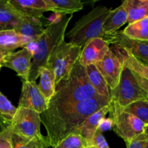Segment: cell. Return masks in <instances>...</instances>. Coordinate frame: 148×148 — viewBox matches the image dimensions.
Returning <instances> with one entry per match:
<instances>
[{"label":"cell","instance_id":"21","mask_svg":"<svg viewBox=\"0 0 148 148\" xmlns=\"http://www.w3.org/2000/svg\"><path fill=\"white\" fill-rule=\"evenodd\" d=\"M48 11H52L56 14H72L83 9L84 3L79 0H45Z\"/></svg>","mask_w":148,"mask_h":148},{"label":"cell","instance_id":"14","mask_svg":"<svg viewBox=\"0 0 148 148\" xmlns=\"http://www.w3.org/2000/svg\"><path fill=\"white\" fill-rule=\"evenodd\" d=\"M109 110L110 106L108 105L93 113L82 122V124L74 132L73 134L82 137L86 143L88 147L92 141L96 131L99 128L102 120L104 119L107 114L109 113Z\"/></svg>","mask_w":148,"mask_h":148},{"label":"cell","instance_id":"17","mask_svg":"<svg viewBox=\"0 0 148 148\" xmlns=\"http://www.w3.org/2000/svg\"><path fill=\"white\" fill-rule=\"evenodd\" d=\"M30 39L21 36L14 30L0 31V50L6 53L14 52L18 48H24L31 43Z\"/></svg>","mask_w":148,"mask_h":148},{"label":"cell","instance_id":"27","mask_svg":"<svg viewBox=\"0 0 148 148\" xmlns=\"http://www.w3.org/2000/svg\"><path fill=\"white\" fill-rule=\"evenodd\" d=\"M12 148H49L47 139L43 140H29L20 137L16 134H12Z\"/></svg>","mask_w":148,"mask_h":148},{"label":"cell","instance_id":"7","mask_svg":"<svg viewBox=\"0 0 148 148\" xmlns=\"http://www.w3.org/2000/svg\"><path fill=\"white\" fill-rule=\"evenodd\" d=\"M40 114L28 108L17 107L10 124L13 134L29 140H43L40 132Z\"/></svg>","mask_w":148,"mask_h":148},{"label":"cell","instance_id":"33","mask_svg":"<svg viewBox=\"0 0 148 148\" xmlns=\"http://www.w3.org/2000/svg\"><path fill=\"white\" fill-rule=\"evenodd\" d=\"M111 127H113V121L111 118L110 119H104L102 120L99 126V129L101 131H105V130H108Z\"/></svg>","mask_w":148,"mask_h":148},{"label":"cell","instance_id":"8","mask_svg":"<svg viewBox=\"0 0 148 148\" xmlns=\"http://www.w3.org/2000/svg\"><path fill=\"white\" fill-rule=\"evenodd\" d=\"M109 113L113 121V130L126 142L144 133L145 124L136 116L110 103Z\"/></svg>","mask_w":148,"mask_h":148},{"label":"cell","instance_id":"6","mask_svg":"<svg viewBox=\"0 0 148 148\" xmlns=\"http://www.w3.org/2000/svg\"><path fill=\"white\" fill-rule=\"evenodd\" d=\"M111 102L115 106L124 108L130 104L147 100L148 94L139 85L134 72L124 66L118 85L114 89L110 90Z\"/></svg>","mask_w":148,"mask_h":148},{"label":"cell","instance_id":"13","mask_svg":"<svg viewBox=\"0 0 148 148\" xmlns=\"http://www.w3.org/2000/svg\"><path fill=\"white\" fill-rule=\"evenodd\" d=\"M109 49V43L104 38L92 39L82 49L79 59V64L84 67L88 65L95 64L103 59Z\"/></svg>","mask_w":148,"mask_h":148},{"label":"cell","instance_id":"29","mask_svg":"<svg viewBox=\"0 0 148 148\" xmlns=\"http://www.w3.org/2000/svg\"><path fill=\"white\" fill-rule=\"evenodd\" d=\"M53 148H87V144L82 137L72 134Z\"/></svg>","mask_w":148,"mask_h":148},{"label":"cell","instance_id":"26","mask_svg":"<svg viewBox=\"0 0 148 148\" xmlns=\"http://www.w3.org/2000/svg\"><path fill=\"white\" fill-rule=\"evenodd\" d=\"M120 109L132 114L133 116L141 120L145 125H148V101L147 100L135 101L124 107V108Z\"/></svg>","mask_w":148,"mask_h":148},{"label":"cell","instance_id":"5","mask_svg":"<svg viewBox=\"0 0 148 148\" xmlns=\"http://www.w3.org/2000/svg\"><path fill=\"white\" fill-rule=\"evenodd\" d=\"M82 49L62 39L53 49L46 63L48 69L53 72L56 85L68 75L79 60Z\"/></svg>","mask_w":148,"mask_h":148},{"label":"cell","instance_id":"15","mask_svg":"<svg viewBox=\"0 0 148 148\" xmlns=\"http://www.w3.org/2000/svg\"><path fill=\"white\" fill-rule=\"evenodd\" d=\"M110 49L118 56L124 66L128 68L136 75L148 80L147 65H145L139 61L128 51L118 45H111V46H110Z\"/></svg>","mask_w":148,"mask_h":148},{"label":"cell","instance_id":"3","mask_svg":"<svg viewBox=\"0 0 148 148\" xmlns=\"http://www.w3.org/2000/svg\"><path fill=\"white\" fill-rule=\"evenodd\" d=\"M97 96L99 95L90 84L85 68L78 60L71 72L56 85L49 108L74 104Z\"/></svg>","mask_w":148,"mask_h":148},{"label":"cell","instance_id":"34","mask_svg":"<svg viewBox=\"0 0 148 148\" xmlns=\"http://www.w3.org/2000/svg\"><path fill=\"white\" fill-rule=\"evenodd\" d=\"M134 74V76H135L136 79H137V81L138 82L139 85H140V86H141V88H143V90H145L146 91V92L148 94V80L147 79L141 77L139 76V75H136L135 73ZM147 101H148V98Z\"/></svg>","mask_w":148,"mask_h":148},{"label":"cell","instance_id":"38","mask_svg":"<svg viewBox=\"0 0 148 148\" xmlns=\"http://www.w3.org/2000/svg\"><path fill=\"white\" fill-rule=\"evenodd\" d=\"M87 148H95V147H87Z\"/></svg>","mask_w":148,"mask_h":148},{"label":"cell","instance_id":"25","mask_svg":"<svg viewBox=\"0 0 148 148\" xmlns=\"http://www.w3.org/2000/svg\"><path fill=\"white\" fill-rule=\"evenodd\" d=\"M123 34L127 38L139 41H148V17L129 24Z\"/></svg>","mask_w":148,"mask_h":148},{"label":"cell","instance_id":"11","mask_svg":"<svg viewBox=\"0 0 148 148\" xmlns=\"http://www.w3.org/2000/svg\"><path fill=\"white\" fill-rule=\"evenodd\" d=\"M33 52L27 47H24L17 52L6 55L1 62V66L14 70L23 81L28 80L32 66Z\"/></svg>","mask_w":148,"mask_h":148},{"label":"cell","instance_id":"4","mask_svg":"<svg viewBox=\"0 0 148 148\" xmlns=\"http://www.w3.org/2000/svg\"><path fill=\"white\" fill-rule=\"evenodd\" d=\"M111 10L104 6H98L81 17L66 35L69 43L82 49L92 39L104 38L103 24Z\"/></svg>","mask_w":148,"mask_h":148},{"label":"cell","instance_id":"40","mask_svg":"<svg viewBox=\"0 0 148 148\" xmlns=\"http://www.w3.org/2000/svg\"><path fill=\"white\" fill-rule=\"evenodd\" d=\"M147 42H148V41H147Z\"/></svg>","mask_w":148,"mask_h":148},{"label":"cell","instance_id":"2","mask_svg":"<svg viewBox=\"0 0 148 148\" xmlns=\"http://www.w3.org/2000/svg\"><path fill=\"white\" fill-rule=\"evenodd\" d=\"M72 17V14L69 17L57 14L51 20L43 34L37 40L26 46L33 52V62L28 81L36 82L39 77L40 70L46 66L48 58L51 51L64 38L65 31Z\"/></svg>","mask_w":148,"mask_h":148},{"label":"cell","instance_id":"19","mask_svg":"<svg viewBox=\"0 0 148 148\" xmlns=\"http://www.w3.org/2000/svg\"><path fill=\"white\" fill-rule=\"evenodd\" d=\"M127 12L122 4L114 10H111L103 24V31L105 36L112 34L127 23Z\"/></svg>","mask_w":148,"mask_h":148},{"label":"cell","instance_id":"10","mask_svg":"<svg viewBox=\"0 0 148 148\" xmlns=\"http://www.w3.org/2000/svg\"><path fill=\"white\" fill-rule=\"evenodd\" d=\"M18 107L28 108L41 114L49 108V103L39 90L36 82L23 81Z\"/></svg>","mask_w":148,"mask_h":148},{"label":"cell","instance_id":"12","mask_svg":"<svg viewBox=\"0 0 148 148\" xmlns=\"http://www.w3.org/2000/svg\"><path fill=\"white\" fill-rule=\"evenodd\" d=\"M95 66L104 77L109 89H114L118 85L124 67L118 56L109 49L103 59L95 64Z\"/></svg>","mask_w":148,"mask_h":148},{"label":"cell","instance_id":"22","mask_svg":"<svg viewBox=\"0 0 148 148\" xmlns=\"http://www.w3.org/2000/svg\"><path fill=\"white\" fill-rule=\"evenodd\" d=\"M85 68L88 81L95 92L101 96L111 100L109 88L95 64L88 65Z\"/></svg>","mask_w":148,"mask_h":148},{"label":"cell","instance_id":"18","mask_svg":"<svg viewBox=\"0 0 148 148\" xmlns=\"http://www.w3.org/2000/svg\"><path fill=\"white\" fill-rule=\"evenodd\" d=\"M14 30L21 36L35 41L43 34L45 28L40 20L24 15Z\"/></svg>","mask_w":148,"mask_h":148},{"label":"cell","instance_id":"35","mask_svg":"<svg viewBox=\"0 0 148 148\" xmlns=\"http://www.w3.org/2000/svg\"><path fill=\"white\" fill-rule=\"evenodd\" d=\"M7 54H8V53H4V52L1 51L0 50V64H1V62H2L3 59H4V56H5Z\"/></svg>","mask_w":148,"mask_h":148},{"label":"cell","instance_id":"16","mask_svg":"<svg viewBox=\"0 0 148 148\" xmlns=\"http://www.w3.org/2000/svg\"><path fill=\"white\" fill-rule=\"evenodd\" d=\"M8 3L23 15L40 20L48 7L45 0H7Z\"/></svg>","mask_w":148,"mask_h":148},{"label":"cell","instance_id":"1","mask_svg":"<svg viewBox=\"0 0 148 148\" xmlns=\"http://www.w3.org/2000/svg\"><path fill=\"white\" fill-rule=\"evenodd\" d=\"M111 100L99 95L69 105L49 107L40 114L50 147L57 145L74 132L88 116L109 105Z\"/></svg>","mask_w":148,"mask_h":148},{"label":"cell","instance_id":"32","mask_svg":"<svg viewBox=\"0 0 148 148\" xmlns=\"http://www.w3.org/2000/svg\"><path fill=\"white\" fill-rule=\"evenodd\" d=\"M147 138L148 136L143 133L133 140L126 142L127 148H145V144Z\"/></svg>","mask_w":148,"mask_h":148},{"label":"cell","instance_id":"23","mask_svg":"<svg viewBox=\"0 0 148 148\" xmlns=\"http://www.w3.org/2000/svg\"><path fill=\"white\" fill-rule=\"evenodd\" d=\"M123 4L127 10L129 24L148 17V0H126Z\"/></svg>","mask_w":148,"mask_h":148},{"label":"cell","instance_id":"31","mask_svg":"<svg viewBox=\"0 0 148 148\" xmlns=\"http://www.w3.org/2000/svg\"><path fill=\"white\" fill-rule=\"evenodd\" d=\"M88 147H93L95 148H110L106 140L105 137L103 134V132L99 128L96 131L92 141Z\"/></svg>","mask_w":148,"mask_h":148},{"label":"cell","instance_id":"20","mask_svg":"<svg viewBox=\"0 0 148 148\" xmlns=\"http://www.w3.org/2000/svg\"><path fill=\"white\" fill-rule=\"evenodd\" d=\"M23 16L14 10L7 0H0V31L14 30Z\"/></svg>","mask_w":148,"mask_h":148},{"label":"cell","instance_id":"9","mask_svg":"<svg viewBox=\"0 0 148 148\" xmlns=\"http://www.w3.org/2000/svg\"><path fill=\"white\" fill-rule=\"evenodd\" d=\"M104 39L111 45L124 48L143 64L148 66V42L132 40L124 36L122 30L106 35Z\"/></svg>","mask_w":148,"mask_h":148},{"label":"cell","instance_id":"37","mask_svg":"<svg viewBox=\"0 0 148 148\" xmlns=\"http://www.w3.org/2000/svg\"><path fill=\"white\" fill-rule=\"evenodd\" d=\"M145 148H148V138H147V142H146Z\"/></svg>","mask_w":148,"mask_h":148},{"label":"cell","instance_id":"36","mask_svg":"<svg viewBox=\"0 0 148 148\" xmlns=\"http://www.w3.org/2000/svg\"><path fill=\"white\" fill-rule=\"evenodd\" d=\"M144 134H145L146 135L148 136V125H145V126Z\"/></svg>","mask_w":148,"mask_h":148},{"label":"cell","instance_id":"39","mask_svg":"<svg viewBox=\"0 0 148 148\" xmlns=\"http://www.w3.org/2000/svg\"><path fill=\"white\" fill-rule=\"evenodd\" d=\"M1 66H1V64H0V69L1 68Z\"/></svg>","mask_w":148,"mask_h":148},{"label":"cell","instance_id":"28","mask_svg":"<svg viewBox=\"0 0 148 148\" xmlns=\"http://www.w3.org/2000/svg\"><path fill=\"white\" fill-rule=\"evenodd\" d=\"M16 111L17 108L0 92V124H11Z\"/></svg>","mask_w":148,"mask_h":148},{"label":"cell","instance_id":"24","mask_svg":"<svg viewBox=\"0 0 148 148\" xmlns=\"http://www.w3.org/2000/svg\"><path fill=\"white\" fill-rule=\"evenodd\" d=\"M40 82L38 85L39 90L48 103L53 96L56 89V79L54 74L47 67L42 68L39 72Z\"/></svg>","mask_w":148,"mask_h":148},{"label":"cell","instance_id":"30","mask_svg":"<svg viewBox=\"0 0 148 148\" xmlns=\"http://www.w3.org/2000/svg\"><path fill=\"white\" fill-rule=\"evenodd\" d=\"M0 148H12V131L10 124H0Z\"/></svg>","mask_w":148,"mask_h":148}]
</instances>
